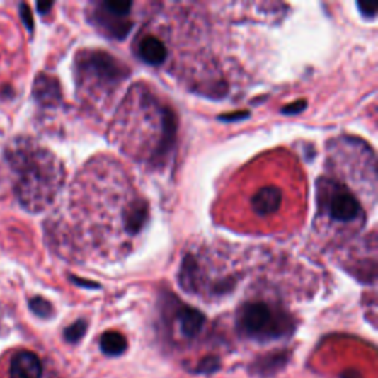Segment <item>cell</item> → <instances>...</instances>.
<instances>
[{
  "label": "cell",
  "instance_id": "cell-13",
  "mask_svg": "<svg viewBox=\"0 0 378 378\" xmlns=\"http://www.w3.org/2000/svg\"><path fill=\"white\" fill-rule=\"evenodd\" d=\"M132 6L133 4L127 2V0H108V2L102 4V8L105 9V12L113 16H117V18L126 16L130 12Z\"/></svg>",
  "mask_w": 378,
  "mask_h": 378
},
{
  "label": "cell",
  "instance_id": "cell-21",
  "mask_svg": "<svg viewBox=\"0 0 378 378\" xmlns=\"http://www.w3.org/2000/svg\"><path fill=\"white\" fill-rule=\"evenodd\" d=\"M250 113H234L231 115H222V120H241L239 117H248Z\"/></svg>",
  "mask_w": 378,
  "mask_h": 378
},
{
  "label": "cell",
  "instance_id": "cell-7",
  "mask_svg": "<svg viewBox=\"0 0 378 378\" xmlns=\"http://www.w3.org/2000/svg\"><path fill=\"white\" fill-rule=\"evenodd\" d=\"M282 204L281 189L273 186H265L259 189L251 198V207L257 214L268 216L277 212Z\"/></svg>",
  "mask_w": 378,
  "mask_h": 378
},
{
  "label": "cell",
  "instance_id": "cell-17",
  "mask_svg": "<svg viewBox=\"0 0 378 378\" xmlns=\"http://www.w3.org/2000/svg\"><path fill=\"white\" fill-rule=\"evenodd\" d=\"M357 8L367 18H374L377 13V4L375 2H357Z\"/></svg>",
  "mask_w": 378,
  "mask_h": 378
},
{
  "label": "cell",
  "instance_id": "cell-5",
  "mask_svg": "<svg viewBox=\"0 0 378 378\" xmlns=\"http://www.w3.org/2000/svg\"><path fill=\"white\" fill-rule=\"evenodd\" d=\"M11 378H42L43 367L36 353L21 350L11 360Z\"/></svg>",
  "mask_w": 378,
  "mask_h": 378
},
{
  "label": "cell",
  "instance_id": "cell-1",
  "mask_svg": "<svg viewBox=\"0 0 378 378\" xmlns=\"http://www.w3.org/2000/svg\"><path fill=\"white\" fill-rule=\"evenodd\" d=\"M18 175L15 195L28 212L43 210L52 201L62 181V171L55 157L46 151L18 152L9 156Z\"/></svg>",
  "mask_w": 378,
  "mask_h": 378
},
{
  "label": "cell",
  "instance_id": "cell-19",
  "mask_svg": "<svg viewBox=\"0 0 378 378\" xmlns=\"http://www.w3.org/2000/svg\"><path fill=\"white\" fill-rule=\"evenodd\" d=\"M71 281L76 282V284L80 285V287H84V288H99V285H98L96 282L86 281V280H80V278H76V277H71Z\"/></svg>",
  "mask_w": 378,
  "mask_h": 378
},
{
  "label": "cell",
  "instance_id": "cell-20",
  "mask_svg": "<svg viewBox=\"0 0 378 378\" xmlns=\"http://www.w3.org/2000/svg\"><path fill=\"white\" fill-rule=\"evenodd\" d=\"M52 6H54L52 2H38V5H36L38 12H39L40 15H46L50 9H52Z\"/></svg>",
  "mask_w": 378,
  "mask_h": 378
},
{
  "label": "cell",
  "instance_id": "cell-8",
  "mask_svg": "<svg viewBox=\"0 0 378 378\" xmlns=\"http://www.w3.org/2000/svg\"><path fill=\"white\" fill-rule=\"evenodd\" d=\"M178 322L181 333L188 338H194L202 330L205 316L194 307H183L178 315Z\"/></svg>",
  "mask_w": 378,
  "mask_h": 378
},
{
  "label": "cell",
  "instance_id": "cell-6",
  "mask_svg": "<svg viewBox=\"0 0 378 378\" xmlns=\"http://www.w3.org/2000/svg\"><path fill=\"white\" fill-rule=\"evenodd\" d=\"M33 96L40 105L52 107L61 101V88L59 83L47 74H39L34 80Z\"/></svg>",
  "mask_w": 378,
  "mask_h": 378
},
{
  "label": "cell",
  "instance_id": "cell-15",
  "mask_svg": "<svg viewBox=\"0 0 378 378\" xmlns=\"http://www.w3.org/2000/svg\"><path fill=\"white\" fill-rule=\"evenodd\" d=\"M220 368V362L217 357H213V356H209L201 360V364L198 367V372H202V374H212L214 371H217Z\"/></svg>",
  "mask_w": 378,
  "mask_h": 378
},
{
  "label": "cell",
  "instance_id": "cell-3",
  "mask_svg": "<svg viewBox=\"0 0 378 378\" xmlns=\"http://www.w3.org/2000/svg\"><path fill=\"white\" fill-rule=\"evenodd\" d=\"M239 322L244 331L251 336H259L270 328L273 323L272 309L263 302H254L244 306Z\"/></svg>",
  "mask_w": 378,
  "mask_h": 378
},
{
  "label": "cell",
  "instance_id": "cell-14",
  "mask_svg": "<svg viewBox=\"0 0 378 378\" xmlns=\"http://www.w3.org/2000/svg\"><path fill=\"white\" fill-rule=\"evenodd\" d=\"M86 330H88V323H86V321L83 319H79L68 326V328H65L64 338L68 343H77L83 338V336L86 334Z\"/></svg>",
  "mask_w": 378,
  "mask_h": 378
},
{
  "label": "cell",
  "instance_id": "cell-4",
  "mask_svg": "<svg viewBox=\"0 0 378 378\" xmlns=\"http://www.w3.org/2000/svg\"><path fill=\"white\" fill-rule=\"evenodd\" d=\"M83 71L91 76L104 79L107 81H117L126 74L123 73L120 64L110 55L102 52H93L81 61Z\"/></svg>",
  "mask_w": 378,
  "mask_h": 378
},
{
  "label": "cell",
  "instance_id": "cell-12",
  "mask_svg": "<svg viewBox=\"0 0 378 378\" xmlns=\"http://www.w3.org/2000/svg\"><path fill=\"white\" fill-rule=\"evenodd\" d=\"M28 306H30V311L39 316V318H43V319H47L54 315V307L52 304H50L46 299L43 297H33L30 302H28Z\"/></svg>",
  "mask_w": 378,
  "mask_h": 378
},
{
  "label": "cell",
  "instance_id": "cell-16",
  "mask_svg": "<svg viewBox=\"0 0 378 378\" xmlns=\"http://www.w3.org/2000/svg\"><path fill=\"white\" fill-rule=\"evenodd\" d=\"M20 16H21V21L25 25V28L31 33L34 30V20H33V13L28 5L21 4L20 5Z\"/></svg>",
  "mask_w": 378,
  "mask_h": 378
},
{
  "label": "cell",
  "instance_id": "cell-18",
  "mask_svg": "<svg viewBox=\"0 0 378 378\" xmlns=\"http://www.w3.org/2000/svg\"><path fill=\"white\" fill-rule=\"evenodd\" d=\"M304 108H306V101H297V102H293V104L287 105L285 108H282V113H285V114H299Z\"/></svg>",
  "mask_w": 378,
  "mask_h": 378
},
{
  "label": "cell",
  "instance_id": "cell-2",
  "mask_svg": "<svg viewBox=\"0 0 378 378\" xmlns=\"http://www.w3.org/2000/svg\"><path fill=\"white\" fill-rule=\"evenodd\" d=\"M328 191V200H326V209L333 220L341 222V223H349L357 219V216L362 212L360 209V204L355 198L352 193H349L348 189L341 188L337 183H330Z\"/></svg>",
  "mask_w": 378,
  "mask_h": 378
},
{
  "label": "cell",
  "instance_id": "cell-10",
  "mask_svg": "<svg viewBox=\"0 0 378 378\" xmlns=\"http://www.w3.org/2000/svg\"><path fill=\"white\" fill-rule=\"evenodd\" d=\"M148 220V207L147 204L142 201H137L134 202L130 210L126 213L125 216V227L126 231L132 235L139 232Z\"/></svg>",
  "mask_w": 378,
  "mask_h": 378
},
{
  "label": "cell",
  "instance_id": "cell-11",
  "mask_svg": "<svg viewBox=\"0 0 378 378\" xmlns=\"http://www.w3.org/2000/svg\"><path fill=\"white\" fill-rule=\"evenodd\" d=\"M101 349L108 356H120L123 355L127 349V340L123 334H120L117 331H108L105 334H102L101 337Z\"/></svg>",
  "mask_w": 378,
  "mask_h": 378
},
{
  "label": "cell",
  "instance_id": "cell-9",
  "mask_svg": "<svg viewBox=\"0 0 378 378\" xmlns=\"http://www.w3.org/2000/svg\"><path fill=\"white\" fill-rule=\"evenodd\" d=\"M139 55L149 65H160L167 58V49L160 39L148 36L139 45Z\"/></svg>",
  "mask_w": 378,
  "mask_h": 378
}]
</instances>
